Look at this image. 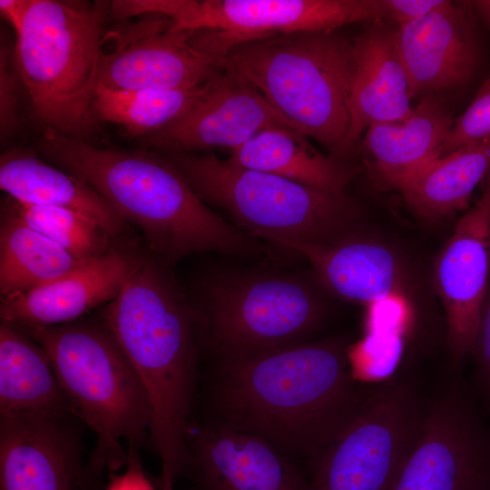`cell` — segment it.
Wrapping results in <instances>:
<instances>
[{"label": "cell", "instance_id": "obj_1", "mask_svg": "<svg viewBox=\"0 0 490 490\" xmlns=\"http://www.w3.org/2000/svg\"><path fill=\"white\" fill-rule=\"evenodd\" d=\"M348 348L306 341L220 362L212 424L259 436L294 460H311L354 420L376 386L353 377Z\"/></svg>", "mask_w": 490, "mask_h": 490}, {"label": "cell", "instance_id": "obj_2", "mask_svg": "<svg viewBox=\"0 0 490 490\" xmlns=\"http://www.w3.org/2000/svg\"><path fill=\"white\" fill-rule=\"evenodd\" d=\"M48 162L89 184L132 226L149 252L168 267L198 252L250 257L256 237L214 212L162 153L95 147L47 129L38 142Z\"/></svg>", "mask_w": 490, "mask_h": 490}, {"label": "cell", "instance_id": "obj_3", "mask_svg": "<svg viewBox=\"0 0 490 490\" xmlns=\"http://www.w3.org/2000/svg\"><path fill=\"white\" fill-rule=\"evenodd\" d=\"M100 318L144 387L152 410L149 442L161 460L160 480L171 487L184 467L191 420L201 345L194 309L170 267L148 251Z\"/></svg>", "mask_w": 490, "mask_h": 490}, {"label": "cell", "instance_id": "obj_4", "mask_svg": "<svg viewBox=\"0 0 490 490\" xmlns=\"http://www.w3.org/2000/svg\"><path fill=\"white\" fill-rule=\"evenodd\" d=\"M218 61L253 85L295 130L343 155L353 40L337 30L296 32L241 44Z\"/></svg>", "mask_w": 490, "mask_h": 490}, {"label": "cell", "instance_id": "obj_5", "mask_svg": "<svg viewBox=\"0 0 490 490\" xmlns=\"http://www.w3.org/2000/svg\"><path fill=\"white\" fill-rule=\"evenodd\" d=\"M16 328L47 354L72 415L96 436L97 460L109 472L125 466L122 442L135 450L149 442L152 410L137 372L103 321Z\"/></svg>", "mask_w": 490, "mask_h": 490}, {"label": "cell", "instance_id": "obj_6", "mask_svg": "<svg viewBox=\"0 0 490 490\" xmlns=\"http://www.w3.org/2000/svg\"><path fill=\"white\" fill-rule=\"evenodd\" d=\"M108 2L32 0L14 57L34 116L47 129L83 139L97 123L93 98Z\"/></svg>", "mask_w": 490, "mask_h": 490}, {"label": "cell", "instance_id": "obj_7", "mask_svg": "<svg viewBox=\"0 0 490 490\" xmlns=\"http://www.w3.org/2000/svg\"><path fill=\"white\" fill-rule=\"evenodd\" d=\"M207 205L269 241L330 244L357 234L362 208L331 191L242 168L215 154L162 152Z\"/></svg>", "mask_w": 490, "mask_h": 490}, {"label": "cell", "instance_id": "obj_8", "mask_svg": "<svg viewBox=\"0 0 490 490\" xmlns=\"http://www.w3.org/2000/svg\"><path fill=\"white\" fill-rule=\"evenodd\" d=\"M201 301L194 309L200 341L219 362L306 342L326 313L312 285L287 272L220 273L205 282Z\"/></svg>", "mask_w": 490, "mask_h": 490}, {"label": "cell", "instance_id": "obj_9", "mask_svg": "<svg viewBox=\"0 0 490 490\" xmlns=\"http://www.w3.org/2000/svg\"><path fill=\"white\" fill-rule=\"evenodd\" d=\"M427 383L397 367L354 420L311 460L312 490H392L422 427Z\"/></svg>", "mask_w": 490, "mask_h": 490}, {"label": "cell", "instance_id": "obj_10", "mask_svg": "<svg viewBox=\"0 0 490 490\" xmlns=\"http://www.w3.org/2000/svg\"><path fill=\"white\" fill-rule=\"evenodd\" d=\"M114 12L165 16L170 30L189 32V44L214 60L261 38L386 18L380 0H117Z\"/></svg>", "mask_w": 490, "mask_h": 490}, {"label": "cell", "instance_id": "obj_11", "mask_svg": "<svg viewBox=\"0 0 490 490\" xmlns=\"http://www.w3.org/2000/svg\"><path fill=\"white\" fill-rule=\"evenodd\" d=\"M449 357L427 383L421 430L392 490H490V422Z\"/></svg>", "mask_w": 490, "mask_h": 490}, {"label": "cell", "instance_id": "obj_12", "mask_svg": "<svg viewBox=\"0 0 490 490\" xmlns=\"http://www.w3.org/2000/svg\"><path fill=\"white\" fill-rule=\"evenodd\" d=\"M75 420L0 414L1 490H93L105 469L85 457Z\"/></svg>", "mask_w": 490, "mask_h": 490}, {"label": "cell", "instance_id": "obj_13", "mask_svg": "<svg viewBox=\"0 0 490 490\" xmlns=\"http://www.w3.org/2000/svg\"><path fill=\"white\" fill-rule=\"evenodd\" d=\"M182 475L188 490H312L295 460L264 438L192 419Z\"/></svg>", "mask_w": 490, "mask_h": 490}, {"label": "cell", "instance_id": "obj_14", "mask_svg": "<svg viewBox=\"0 0 490 490\" xmlns=\"http://www.w3.org/2000/svg\"><path fill=\"white\" fill-rule=\"evenodd\" d=\"M433 279L446 313L449 356L463 363L474 347L490 280V172L479 199L437 254Z\"/></svg>", "mask_w": 490, "mask_h": 490}, {"label": "cell", "instance_id": "obj_15", "mask_svg": "<svg viewBox=\"0 0 490 490\" xmlns=\"http://www.w3.org/2000/svg\"><path fill=\"white\" fill-rule=\"evenodd\" d=\"M272 126L294 129L253 85L222 66L184 113L142 142L161 152L232 151Z\"/></svg>", "mask_w": 490, "mask_h": 490}, {"label": "cell", "instance_id": "obj_16", "mask_svg": "<svg viewBox=\"0 0 490 490\" xmlns=\"http://www.w3.org/2000/svg\"><path fill=\"white\" fill-rule=\"evenodd\" d=\"M116 36L111 54H103L97 87L131 91L183 89L202 84L222 66L194 49L189 32L169 29L171 20L146 15Z\"/></svg>", "mask_w": 490, "mask_h": 490}, {"label": "cell", "instance_id": "obj_17", "mask_svg": "<svg viewBox=\"0 0 490 490\" xmlns=\"http://www.w3.org/2000/svg\"><path fill=\"white\" fill-rule=\"evenodd\" d=\"M144 253L135 243L119 240L109 251L83 261L49 284L1 297V321L16 327H50L79 320L116 298Z\"/></svg>", "mask_w": 490, "mask_h": 490}, {"label": "cell", "instance_id": "obj_18", "mask_svg": "<svg viewBox=\"0 0 490 490\" xmlns=\"http://www.w3.org/2000/svg\"><path fill=\"white\" fill-rule=\"evenodd\" d=\"M411 99L471 80L479 64V47L471 17L452 1L395 30Z\"/></svg>", "mask_w": 490, "mask_h": 490}, {"label": "cell", "instance_id": "obj_19", "mask_svg": "<svg viewBox=\"0 0 490 490\" xmlns=\"http://www.w3.org/2000/svg\"><path fill=\"white\" fill-rule=\"evenodd\" d=\"M353 45L355 71L349 100L350 125L343 155L372 124L400 120L413 109L395 30L369 27L353 40Z\"/></svg>", "mask_w": 490, "mask_h": 490}, {"label": "cell", "instance_id": "obj_20", "mask_svg": "<svg viewBox=\"0 0 490 490\" xmlns=\"http://www.w3.org/2000/svg\"><path fill=\"white\" fill-rule=\"evenodd\" d=\"M270 242L303 256L320 285L346 300L374 304L390 298L401 284V270L394 253L358 234L321 245L285 240Z\"/></svg>", "mask_w": 490, "mask_h": 490}, {"label": "cell", "instance_id": "obj_21", "mask_svg": "<svg viewBox=\"0 0 490 490\" xmlns=\"http://www.w3.org/2000/svg\"><path fill=\"white\" fill-rule=\"evenodd\" d=\"M0 188L20 202L81 213L115 240H124L131 233L132 225L94 189L34 152L15 149L2 154Z\"/></svg>", "mask_w": 490, "mask_h": 490}, {"label": "cell", "instance_id": "obj_22", "mask_svg": "<svg viewBox=\"0 0 490 490\" xmlns=\"http://www.w3.org/2000/svg\"><path fill=\"white\" fill-rule=\"evenodd\" d=\"M453 123L442 101L427 97L405 118L372 124L363 145L374 175L395 189L408 174L437 158Z\"/></svg>", "mask_w": 490, "mask_h": 490}, {"label": "cell", "instance_id": "obj_23", "mask_svg": "<svg viewBox=\"0 0 490 490\" xmlns=\"http://www.w3.org/2000/svg\"><path fill=\"white\" fill-rule=\"evenodd\" d=\"M234 165L279 176L314 188L345 191L357 169L318 151L309 137L282 126L266 128L226 158Z\"/></svg>", "mask_w": 490, "mask_h": 490}, {"label": "cell", "instance_id": "obj_24", "mask_svg": "<svg viewBox=\"0 0 490 490\" xmlns=\"http://www.w3.org/2000/svg\"><path fill=\"white\" fill-rule=\"evenodd\" d=\"M0 414L72 415L44 348L18 328L2 322Z\"/></svg>", "mask_w": 490, "mask_h": 490}, {"label": "cell", "instance_id": "obj_25", "mask_svg": "<svg viewBox=\"0 0 490 490\" xmlns=\"http://www.w3.org/2000/svg\"><path fill=\"white\" fill-rule=\"evenodd\" d=\"M489 172L490 137L422 165L395 189L416 215L441 219L466 209Z\"/></svg>", "mask_w": 490, "mask_h": 490}, {"label": "cell", "instance_id": "obj_26", "mask_svg": "<svg viewBox=\"0 0 490 490\" xmlns=\"http://www.w3.org/2000/svg\"><path fill=\"white\" fill-rule=\"evenodd\" d=\"M84 261V260H83ZM83 261L30 227L6 198L0 208L1 297L29 291L66 275Z\"/></svg>", "mask_w": 490, "mask_h": 490}, {"label": "cell", "instance_id": "obj_27", "mask_svg": "<svg viewBox=\"0 0 490 490\" xmlns=\"http://www.w3.org/2000/svg\"><path fill=\"white\" fill-rule=\"evenodd\" d=\"M211 80L183 89L118 91L97 87L94 113L98 121L122 126L132 136L145 137L184 113L207 90Z\"/></svg>", "mask_w": 490, "mask_h": 490}, {"label": "cell", "instance_id": "obj_28", "mask_svg": "<svg viewBox=\"0 0 490 490\" xmlns=\"http://www.w3.org/2000/svg\"><path fill=\"white\" fill-rule=\"evenodd\" d=\"M5 197L30 227L61 246L77 260L98 257L119 241L95 221L72 210L27 204L7 195Z\"/></svg>", "mask_w": 490, "mask_h": 490}, {"label": "cell", "instance_id": "obj_29", "mask_svg": "<svg viewBox=\"0 0 490 490\" xmlns=\"http://www.w3.org/2000/svg\"><path fill=\"white\" fill-rule=\"evenodd\" d=\"M490 137V76L478 90L467 109L456 119L437 158L467 144Z\"/></svg>", "mask_w": 490, "mask_h": 490}, {"label": "cell", "instance_id": "obj_30", "mask_svg": "<svg viewBox=\"0 0 490 490\" xmlns=\"http://www.w3.org/2000/svg\"><path fill=\"white\" fill-rule=\"evenodd\" d=\"M474 370L468 382L472 392L490 422V280L481 308L474 347Z\"/></svg>", "mask_w": 490, "mask_h": 490}, {"label": "cell", "instance_id": "obj_31", "mask_svg": "<svg viewBox=\"0 0 490 490\" xmlns=\"http://www.w3.org/2000/svg\"><path fill=\"white\" fill-rule=\"evenodd\" d=\"M20 75L15 66L14 49L2 44L0 51V134L5 141L20 124L18 113V82Z\"/></svg>", "mask_w": 490, "mask_h": 490}, {"label": "cell", "instance_id": "obj_32", "mask_svg": "<svg viewBox=\"0 0 490 490\" xmlns=\"http://www.w3.org/2000/svg\"><path fill=\"white\" fill-rule=\"evenodd\" d=\"M125 466L120 474L109 472L105 490H156L142 467L138 450L127 449Z\"/></svg>", "mask_w": 490, "mask_h": 490}, {"label": "cell", "instance_id": "obj_33", "mask_svg": "<svg viewBox=\"0 0 490 490\" xmlns=\"http://www.w3.org/2000/svg\"><path fill=\"white\" fill-rule=\"evenodd\" d=\"M446 0H380L386 14L398 26L422 18L442 6Z\"/></svg>", "mask_w": 490, "mask_h": 490}, {"label": "cell", "instance_id": "obj_34", "mask_svg": "<svg viewBox=\"0 0 490 490\" xmlns=\"http://www.w3.org/2000/svg\"><path fill=\"white\" fill-rule=\"evenodd\" d=\"M31 4L32 0H0V13L15 34L21 30Z\"/></svg>", "mask_w": 490, "mask_h": 490}, {"label": "cell", "instance_id": "obj_35", "mask_svg": "<svg viewBox=\"0 0 490 490\" xmlns=\"http://www.w3.org/2000/svg\"><path fill=\"white\" fill-rule=\"evenodd\" d=\"M468 3L477 17L490 30V0H475Z\"/></svg>", "mask_w": 490, "mask_h": 490}]
</instances>
